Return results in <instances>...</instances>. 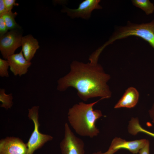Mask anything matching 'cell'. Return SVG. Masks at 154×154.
<instances>
[{"label": "cell", "mask_w": 154, "mask_h": 154, "mask_svg": "<svg viewBox=\"0 0 154 154\" xmlns=\"http://www.w3.org/2000/svg\"><path fill=\"white\" fill-rule=\"evenodd\" d=\"M70 69L68 74L58 80V91H64L69 87H73L85 101L94 97L105 99L111 97V92L107 84L110 76L104 72L98 62L90 61L85 64L74 61Z\"/></svg>", "instance_id": "cell-1"}, {"label": "cell", "mask_w": 154, "mask_h": 154, "mask_svg": "<svg viewBox=\"0 0 154 154\" xmlns=\"http://www.w3.org/2000/svg\"><path fill=\"white\" fill-rule=\"evenodd\" d=\"M87 104L80 102L70 108L68 113V119L71 126L78 135L93 138L99 133L96 125V121L102 116L101 111L94 110V105L100 100Z\"/></svg>", "instance_id": "cell-2"}, {"label": "cell", "mask_w": 154, "mask_h": 154, "mask_svg": "<svg viewBox=\"0 0 154 154\" xmlns=\"http://www.w3.org/2000/svg\"><path fill=\"white\" fill-rule=\"evenodd\" d=\"M130 36L142 38L154 48V20L149 23L140 24L129 22L125 26L119 27L100 48L103 50L106 46L115 41Z\"/></svg>", "instance_id": "cell-3"}, {"label": "cell", "mask_w": 154, "mask_h": 154, "mask_svg": "<svg viewBox=\"0 0 154 154\" xmlns=\"http://www.w3.org/2000/svg\"><path fill=\"white\" fill-rule=\"evenodd\" d=\"M38 106H35L28 109V117L34 124V129L26 143L27 147V154H33L35 151L40 148L47 142L53 138L51 136L41 133L39 131L40 124L38 122Z\"/></svg>", "instance_id": "cell-4"}, {"label": "cell", "mask_w": 154, "mask_h": 154, "mask_svg": "<svg viewBox=\"0 0 154 154\" xmlns=\"http://www.w3.org/2000/svg\"><path fill=\"white\" fill-rule=\"evenodd\" d=\"M60 146L62 154H84V144L71 131L68 124L64 125V134Z\"/></svg>", "instance_id": "cell-5"}, {"label": "cell", "mask_w": 154, "mask_h": 154, "mask_svg": "<svg viewBox=\"0 0 154 154\" xmlns=\"http://www.w3.org/2000/svg\"><path fill=\"white\" fill-rule=\"evenodd\" d=\"M21 29L10 30L0 37V50L3 57L7 60L21 46L23 37Z\"/></svg>", "instance_id": "cell-6"}, {"label": "cell", "mask_w": 154, "mask_h": 154, "mask_svg": "<svg viewBox=\"0 0 154 154\" xmlns=\"http://www.w3.org/2000/svg\"><path fill=\"white\" fill-rule=\"evenodd\" d=\"M100 2L99 0H85L79 4L77 9H71L64 7L61 11L66 13L72 19L81 18L88 20L90 18L92 13L94 10L102 8L99 4Z\"/></svg>", "instance_id": "cell-7"}, {"label": "cell", "mask_w": 154, "mask_h": 154, "mask_svg": "<svg viewBox=\"0 0 154 154\" xmlns=\"http://www.w3.org/2000/svg\"><path fill=\"white\" fill-rule=\"evenodd\" d=\"M27 147L20 138L7 137L0 141V154H27Z\"/></svg>", "instance_id": "cell-8"}, {"label": "cell", "mask_w": 154, "mask_h": 154, "mask_svg": "<svg viewBox=\"0 0 154 154\" xmlns=\"http://www.w3.org/2000/svg\"><path fill=\"white\" fill-rule=\"evenodd\" d=\"M7 60L10 70L15 76H21L25 74L31 65V62L25 58L21 50L18 53L10 56Z\"/></svg>", "instance_id": "cell-9"}, {"label": "cell", "mask_w": 154, "mask_h": 154, "mask_svg": "<svg viewBox=\"0 0 154 154\" xmlns=\"http://www.w3.org/2000/svg\"><path fill=\"white\" fill-rule=\"evenodd\" d=\"M147 141L141 139L127 141L120 138L116 137L112 141L109 148L117 151L120 149H125L133 154H136L145 146Z\"/></svg>", "instance_id": "cell-10"}, {"label": "cell", "mask_w": 154, "mask_h": 154, "mask_svg": "<svg viewBox=\"0 0 154 154\" xmlns=\"http://www.w3.org/2000/svg\"><path fill=\"white\" fill-rule=\"evenodd\" d=\"M21 46L24 57L30 62L40 47L37 40L31 34L23 37Z\"/></svg>", "instance_id": "cell-11"}, {"label": "cell", "mask_w": 154, "mask_h": 154, "mask_svg": "<svg viewBox=\"0 0 154 154\" xmlns=\"http://www.w3.org/2000/svg\"><path fill=\"white\" fill-rule=\"evenodd\" d=\"M139 97V93L136 89L133 87H130L126 90L114 108H132L137 104Z\"/></svg>", "instance_id": "cell-12"}, {"label": "cell", "mask_w": 154, "mask_h": 154, "mask_svg": "<svg viewBox=\"0 0 154 154\" xmlns=\"http://www.w3.org/2000/svg\"><path fill=\"white\" fill-rule=\"evenodd\" d=\"M133 5L143 10L147 15L153 13L154 12V5L149 0H133Z\"/></svg>", "instance_id": "cell-13"}, {"label": "cell", "mask_w": 154, "mask_h": 154, "mask_svg": "<svg viewBox=\"0 0 154 154\" xmlns=\"http://www.w3.org/2000/svg\"><path fill=\"white\" fill-rule=\"evenodd\" d=\"M17 14L16 12L13 13L11 11L8 12L1 16L4 19L8 30H11L21 29L15 20V18Z\"/></svg>", "instance_id": "cell-14"}, {"label": "cell", "mask_w": 154, "mask_h": 154, "mask_svg": "<svg viewBox=\"0 0 154 154\" xmlns=\"http://www.w3.org/2000/svg\"><path fill=\"white\" fill-rule=\"evenodd\" d=\"M5 92V89H0V101L2 103L1 107L8 110L11 108L13 105V96L11 93L7 94Z\"/></svg>", "instance_id": "cell-15"}, {"label": "cell", "mask_w": 154, "mask_h": 154, "mask_svg": "<svg viewBox=\"0 0 154 154\" xmlns=\"http://www.w3.org/2000/svg\"><path fill=\"white\" fill-rule=\"evenodd\" d=\"M130 131L133 135H135L138 133L141 132L154 137V133L143 128L140 125L139 121L137 120H135L132 122L130 127Z\"/></svg>", "instance_id": "cell-16"}, {"label": "cell", "mask_w": 154, "mask_h": 154, "mask_svg": "<svg viewBox=\"0 0 154 154\" xmlns=\"http://www.w3.org/2000/svg\"><path fill=\"white\" fill-rule=\"evenodd\" d=\"M9 67L7 60L0 58V76L1 77H9L8 69Z\"/></svg>", "instance_id": "cell-17"}, {"label": "cell", "mask_w": 154, "mask_h": 154, "mask_svg": "<svg viewBox=\"0 0 154 154\" xmlns=\"http://www.w3.org/2000/svg\"><path fill=\"white\" fill-rule=\"evenodd\" d=\"M8 30L4 19L2 17H0V36L5 34Z\"/></svg>", "instance_id": "cell-18"}, {"label": "cell", "mask_w": 154, "mask_h": 154, "mask_svg": "<svg viewBox=\"0 0 154 154\" xmlns=\"http://www.w3.org/2000/svg\"><path fill=\"white\" fill-rule=\"evenodd\" d=\"M4 1L8 12L11 11L14 6L17 5L15 0H4Z\"/></svg>", "instance_id": "cell-19"}, {"label": "cell", "mask_w": 154, "mask_h": 154, "mask_svg": "<svg viewBox=\"0 0 154 154\" xmlns=\"http://www.w3.org/2000/svg\"><path fill=\"white\" fill-rule=\"evenodd\" d=\"M8 11L5 6L4 0H0V17Z\"/></svg>", "instance_id": "cell-20"}, {"label": "cell", "mask_w": 154, "mask_h": 154, "mask_svg": "<svg viewBox=\"0 0 154 154\" xmlns=\"http://www.w3.org/2000/svg\"><path fill=\"white\" fill-rule=\"evenodd\" d=\"M149 143L148 140L145 146L139 151V154H149Z\"/></svg>", "instance_id": "cell-21"}, {"label": "cell", "mask_w": 154, "mask_h": 154, "mask_svg": "<svg viewBox=\"0 0 154 154\" xmlns=\"http://www.w3.org/2000/svg\"><path fill=\"white\" fill-rule=\"evenodd\" d=\"M117 151L109 148L108 150L104 153H102L101 151L92 153V154H114Z\"/></svg>", "instance_id": "cell-22"}, {"label": "cell", "mask_w": 154, "mask_h": 154, "mask_svg": "<svg viewBox=\"0 0 154 154\" xmlns=\"http://www.w3.org/2000/svg\"><path fill=\"white\" fill-rule=\"evenodd\" d=\"M150 116L152 120V122L154 123V104L151 109L149 111Z\"/></svg>", "instance_id": "cell-23"}]
</instances>
